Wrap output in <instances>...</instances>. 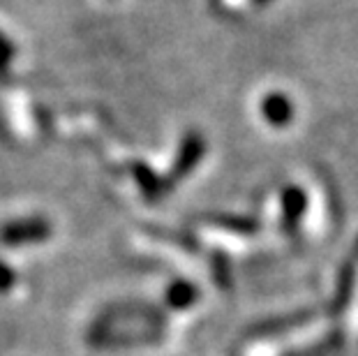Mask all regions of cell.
<instances>
[{
	"label": "cell",
	"instance_id": "obj_1",
	"mask_svg": "<svg viewBox=\"0 0 358 356\" xmlns=\"http://www.w3.org/2000/svg\"><path fill=\"white\" fill-rule=\"evenodd\" d=\"M51 236V225L44 218H21L0 227V243L5 245H26L40 243Z\"/></svg>",
	"mask_w": 358,
	"mask_h": 356
},
{
	"label": "cell",
	"instance_id": "obj_2",
	"mask_svg": "<svg viewBox=\"0 0 358 356\" xmlns=\"http://www.w3.org/2000/svg\"><path fill=\"white\" fill-rule=\"evenodd\" d=\"M203 153H206V141H203L201 134L199 132H187L185 137H182V141H180L176 162H173V166H171V176L166 178L169 187H171L173 180L185 178L187 173L201 162Z\"/></svg>",
	"mask_w": 358,
	"mask_h": 356
},
{
	"label": "cell",
	"instance_id": "obj_3",
	"mask_svg": "<svg viewBox=\"0 0 358 356\" xmlns=\"http://www.w3.org/2000/svg\"><path fill=\"white\" fill-rule=\"evenodd\" d=\"M308 211V194L299 185H289L282 190V225L287 232H294L299 227L301 218Z\"/></svg>",
	"mask_w": 358,
	"mask_h": 356
},
{
	"label": "cell",
	"instance_id": "obj_4",
	"mask_svg": "<svg viewBox=\"0 0 358 356\" xmlns=\"http://www.w3.org/2000/svg\"><path fill=\"white\" fill-rule=\"evenodd\" d=\"M294 102L285 93H268L262 100V116L273 127H287L294 120Z\"/></svg>",
	"mask_w": 358,
	"mask_h": 356
},
{
	"label": "cell",
	"instance_id": "obj_5",
	"mask_svg": "<svg viewBox=\"0 0 358 356\" xmlns=\"http://www.w3.org/2000/svg\"><path fill=\"white\" fill-rule=\"evenodd\" d=\"M132 171H134V178H136V183L141 185V190H143V197H146L148 201H155L159 199L162 194H166V190H169V183H166L164 178H159L157 173L150 169V166L146 164H134L132 166Z\"/></svg>",
	"mask_w": 358,
	"mask_h": 356
},
{
	"label": "cell",
	"instance_id": "obj_6",
	"mask_svg": "<svg viewBox=\"0 0 358 356\" xmlns=\"http://www.w3.org/2000/svg\"><path fill=\"white\" fill-rule=\"evenodd\" d=\"M354 280H356V266H354V262H347L340 273L338 292H335V301H333L335 313H342V310L349 306V299H352V292H354Z\"/></svg>",
	"mask_w": 358,
	"mask_h": 356
},
{
	"label": "cell",
	"instance_id": "obj_7",
	"mask_svg": "<svg viewBox=\"0 0 358 356\" xmlns=\"http://www.w3.org/2000/svg\"><path fill=\"white\" fill-rule=\"evenodd\" d=\"M196 299H199V290L187 280H178L166 290V301L171 308H189Z\"/></svg>",
	"mask_w": 358,
	"mask_h": 356
},
{
	"label": "cell",
	"instance_id": "obj_8",
	"mask_svg": "<svg viewBox=\"0 0 358 356\" xmlns=\"http://www.w3.org/2000/svg\"><path fill=\"white\" fill-rule=\"evenodd\" d=\"M310 310H303V313H296V315H289V317H282L278 322H271L266 324V327L257 329V333H278V331H287V329H294V327H301V324H306L308 320H312Z\"/></svg>",
	"mask_w": 358,
	"mask_h": 356
},
{
	"label": "cell",
	"instance_id": "obj_9",
	"mask_svg": "<svg viewBox=\"0 0 358 356\" xmlns=\"http://www.w3.org/2000/svg\"><path fill=\"white\" fill-rule=\"evenodd\" d=\"M215 225H222L227 227L229 232H238V234H255L257 232V222L250 218H229V215H220V218H213Z\"/></svg>",
	"mask_w": 358,
	"mask_h": 356
},
{
	"label": "cell",
	"instance_id": "obj_10",
	"mask_svg": "<svg viewBox=\"0 0 358 356\" xmlns=\"http://www.w3.org/2000/svg\"><path fill=\"white\" fill-rule=\"evenodd\" d=\"M14 54H17V49L12 47V42L7 40L3 33H0V72L7 70V65L12 63Z\"/></svg>",
	"mask_w": 358,
	"mask_h": 356
},
{
	"label": "cell",
	"instance_id": "obj_11",
	"mask_svg": "<svg viewBox=\"0 0 358 356\" xmlns=\"http://www.w3.org/2000/svg\"><path fill=\"white\" fill-rule=\"evenodd\" d=\"M14 283H17V273L5 262H0V292H10Z\"/></svg>",
	"mask_w": 358,
	"mask_h": 356
},
{
	"label": "cell",
	"instance_id": "obj_12",
	"mask_svg": "<svg viewBox=\"0 0 358 356\" xmlns=\"http://www.w3.org/2000/svg\"><path fill=\"white\" fill-rule=\"evenodd\" d=\"M257 3H268V0H257Z\"/></svg>",
	"mask_w": 358,
	"mask_h": 356
}]
</instances>
